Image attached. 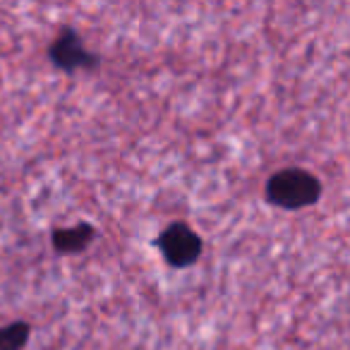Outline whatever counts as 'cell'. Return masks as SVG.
<instances>
[{
	"label": "cell",
	"instance_id": "cell-4",
	"mask_svg": "<svg viewBox=\"0 0 350 350\" xmlns=\"http://www.w3.org/2000/svg\"><path fill=\"white\" fill-rule=\"evenodd\" d=\"M98 238V230L89 221H79L75 226H58L51 233V247L60 257H75L92 247V243Z\"/></svg>",
	"mask_w": 350,
	"mask_h": 350
},
{
	"label": "cell",
	"instance_id": "cell-3",
	"mask_svg": "<svg viewBox=\"0 0 350 350\" xmlns=\"http://www.w3.org/2000/svg\"><path fill=\"white\" fill-rule=\"evenodd\" d=\"M46 55H49V63L65 75H75L79 70H96L101 65V55L89 51L79 31L70 25L60 27Z\"/></svg>",
	"mask_w": 350,
	"mask_h": 350
},
{
	"label": "cell",
	"instance_id": "cell-2",
	"mask_svg": "<svg viewBox=\"0 0 350 350\" xmlns=\"http://www.w3.org/2000/svg\"><path fill=\"white\" fill-rule=\"evenodd\" d=\"M154 247L159 250L170 269H190L202 259L204 240L190 224L173 221L159 233V238L154 240Z\"/></svg>",
	"mask_w": 350,
	"mask_h": 350
},
{
	"label": "cell",
	"instance_id": "cell-1",
	"mask_svg": "<svg viewBox=\"0 0 350 350\" xmlns=\"http://www.w3.org/2000/svg\"><path fill=\"white\" fill-rule=\"evenodd\" d=\"M321 180L307 168H281L267 178L264 185V200L267 204L283 211H302L314 206L321 200Z\"/></svg>",
	"mask_w": 350,
	"mask_h": 350
},
{
	"label": "cell",
	"instance_id": "cell-5",
	"mask_svg": "<svg viewBox=\"0 0 350 350\" xmlns=\"http://www.w3.org/2000/svg\"><path fill=\"white\" fill-rule=\"evenodd\" d=\"M31 338V324L25 319L0 326V350H27Z\"/></svg>",
	"mask_w": 350,
	"mask_h": 350
}]
</instances>
